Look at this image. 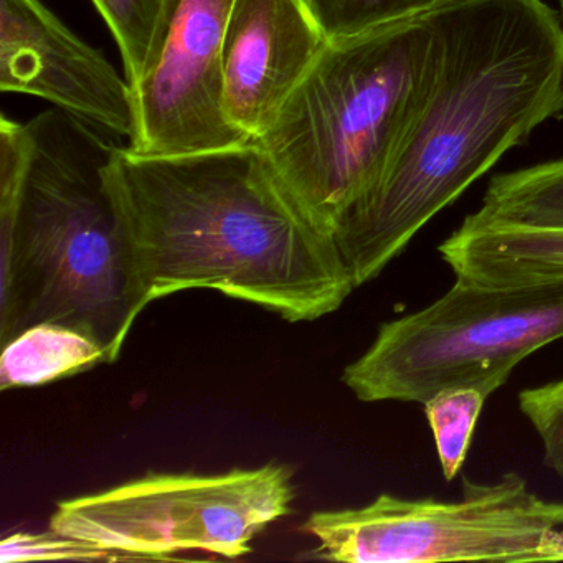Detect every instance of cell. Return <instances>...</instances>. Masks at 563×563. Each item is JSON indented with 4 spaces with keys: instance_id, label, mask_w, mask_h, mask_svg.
Masks as SVG:
<instances>
[{
    "instance_id": "obj_1",
    "label": "cell",
    "mask_w": 563,
    "mask_h": 563,
    "mask_svg": "<svg viewBox=\"0 0 563 563\" xmlns=\"http://www.w3.org/2000/svg\"><path fill=\"white\" fill-rule=\"evenodd\" d=\"M437 62L384 173L332 227L355 288L441 210L563 114V29L542 0H454L428 12Z\"/></svg>"
},
{
    "instance_id": "obj_2",
    "label": "cell",
    "mask_w": 563,
    "mask_h": 563,
    "mask_svg": "<svg viewBox=\"0 0 563 563\" xmlns=\"http://www.w3.org/2000/svg\"><path fill=\"white\" fill-rule=\"evenodd\" d=\"M108 184L133 253L136 316L157 299L213 289L289 322L316 321L355 289L334 236L253 141L177 156L120 146Z\"/></svg>"
},
{
    "instance_id": "obj_3",
    "label": "cell",
    "mask_w": 563,
    "mask_h": 563,
    "mask_svg": "<svg viewBox=\"0 0 563 563\" xmlns=\"http://www.w3.org/2000/svg\"><path fill=\"white\" fill-rule=\"evenodd\" d=\"M27 124L24 190L0 207V339L54 322L100 342L113 364L137 319L133 253L108 184L120 144L57 108Z\"/></svg>"
},
{
    "instance_id": "obj_4",
    "label": "cell",
    "mask_w": 563,
    "mask_h": 563,
    "mask_svg": "<svg viewBox=\"0 0 563 563\" xmlns=\"http://www.w3.org/2000/svg\"><path fill=\"white\" fill-rule=\"evenodd\" d=\"M437 35L427 14L329 41L258 144L302 212L331 233L384 173L427 93Z\"/></svg>"
},
{
    "instance_id": "obj_5",
    "label": "cell",
    "mask_w": 563,
    "mask_h": 563,
    "mask_svg": "<svg viewBox=\"0 0 563 563\" xmlns=\"http://www.w3.org/2000/svg\"><path fill=\"white\" fill-rule=\"evenodd\" d=\"M563 339V283L486 288L456 279L437 301L384 322L342 372L361 401L427 404L450 388L493 395L514 368Z\"/></svg>"
},
{
    "instance_id": "obj_6",
    "label": "cell",
    "mask_w": 563,
    "mask_h": 563,
    "mask_svg": "<svg viewBox=\"0 0 563 563\" xmlns=\"http://www.w3.org/2000/svg\"><path fill=\"white\" fill-rule=\"evenodd\" d=\"M563 500L543 499L517 473L463 477L461 497L380 494L355 509L318 510L302 529L316 556L342 563L563 562Z\"/></svg>"
},
{
    "instance_id": "obj_7",
    "label": "cell",
    "mask_w": 563,
    "mask_h": 563,
    "mask_svg": "<svg viewBox=\"0 0 563 563\" xmlns=\"http://www.w3.org/2000/svg\"><path fill=\"white\" fill-rule=\"evenodd\" d=\"M292 500V473L282 464L212 476L151 473L62 500L51 529L128 559L164 560L187 550L239 559L262 530L291 512Z\"/></svg>"
},
{
    "instance_id": "obj_8",
    "label": "cell",
    "mask_w": 563,
    "mask_h": 563,
    "mask_svg": "<svg viewBox=\"0 0 563 563\" xmlns=\"http://www.w3.org/2000/svg\"><path fill=\"white\" fill-rule=\"evenodd\" d=\"M232 5L233 0H180L156 68L133 90L131 153L177 156L252 143L223 107Z\"/></svg>"
},
{
    "instance_id": "obj_9",
    "label": "cell",
    "mask_w": 563,
    "mask_h": 563,
    "mask_svg": "<svg viewBox=\"0 0 563 563\" xmlns=\"http://www.w3.org/2000/svg\"><path fill=\"white\" fill-rule=\"evenodd\" d=\"M0 90L29 95L130 141L133 88L42 0H0Z\"/></svg>"
},
{
    "instance_id": "obj_10",
    "label": "cell",
    "mask_w": 563,
    "mask_h": 563,
    "mask_svg": "<svg viewBox=\"0 0 563 563\" xmlns=\"http://www.w3.org/2000/svg\"><path fill=\"white\" fill-rule=\"evenodd\" d=\"M328 44L306 0H233L223 47L230 123L260 140Z\"/></svg>"
},
{
    "instance_id": "obj_11",
    "label": "cell",
    "mask_w": 563,
    "mask_h": 563,
    "mask_svg": "<svg viewBox=\"0 0 563 563\" xmlns=\"http://www.w3.org/2000/svg\"><path fill=\"white\" fill-rule=\"evenodd\" d=\"M454 276L486 288L563 283V230L530 229L467 216L440 246Z\"/></svg>"
},
{
    "instance_id": "obj_12",
    "label": "cell",
    "mask_w": 563,
    "mask_h": 563,
    "mask_svg": "<svg viewBox=\"0 0 563 563\" xmlns=\"http://www.w3.org/2000/svg\"><path fill=\"white\" fill-rule=\"evenodd\" d=\"M108 362V351L85 332L54 322L25 329L4 344L0 388L34 387Z\"/></svg>"
},
{
    "instance_id": "obj_13",
    "label": "cell",
    "mask_w": 563,
    "mask_h": 563,
    "mask_svg": "<svg viewBox=\"0 0 563 563\" xmlns=\"http://www.w3.org/2000/svg\"><path fill=\"white\" fill-rule=\"evenodd\" d=\"M474 216L506 225L563 230V159L493 177Z\"/></svg>"
},
{
    "instance_id": "obj_14",
    "label": "cell",
    "mask_w": 563,
    "mask_h": 563,
    "mask_svg": "<svg viewBox=\"0 0 563 563\" xmlns=\"http://www.w3.org/2000/svg\"><path fill=\"white\" fill-rule=\"evenodd\" d=\"M110 27L131 88L156 68L180 0H91Z\"/></svg>"
},
{
    "instance_id": "obj_15",
    "label": "cell",
    "mask_w": 563,
    "mask_h": 563,
    "mask_svg": "<svg viewBox=\"0 0 563 563\" xmlns=\"http://www.w3.org/2000/svg\"><path fill=\"white\" fill-rule=\"evenodd\" d=\"M486 398V395L474 388H450L434 395L423 405L446 481H453L466 463L467 451Z\"/></svg>"
},
{
    "instance_id": "obj_16",
    "label": "cell",
    "mask_w": 563,
    "mask_h": 563,
    "mask_svg": "<svg viewBox=\"0 0 563 563\" xmlns=\"http://www.w3.org/2000/svg\"><path fill=\"white\" fill-rule=\"evenodd\" d=\"M329 41L428 14L454 0H306Z\"/></svg>"
},
{
    "instance_id": "obj_17",
    "label": "cell",
    "mask_w": 563,
    "mask_h": 563,
    "mask_svg": "<svg viewBox=\"0 0 563 563\" xmlns=\"http://www.w3.org/2000/svg\"><path fill=\"white\" fill-rule=\"evenodd\" d=\"M123 553L104 549L97 543L77 539V537L65 536L57 530L48 532L12 533L5 537L0 543V562L19 563L35 562V560H81V562H93V560H124Z\"/></svg>"
},
{
    "instance_id": "obj_18",
    "label": "cell",
    "mask_w": 563,
    "mask_h": 563,
    "mask_svg": "<svg viewBox=\"0 0 563 563\" xmlns=\"http://www.w3.org/2000/svg\"><path fill=\"white\" fill-rule=\"evenodd\" d=\"M519 408L542 441L543 460L563 484V377L520 390Z\"/></svg>"
},
{
    "instance_id": "obj_19",
    "label": "cell",
    "mask_w": 563,
    "mask_h": 563,
    "mask_svg": "<svg viewBox=\"0 0 563 563\" xmlns=\"http://www.w3.org/2000/svg\"><path fill=\"white\" fill-rule=\"evenodd\" d=\"M560 2V8H562V18H563V0H559Z\"/></svg>"
}]
</instances>
